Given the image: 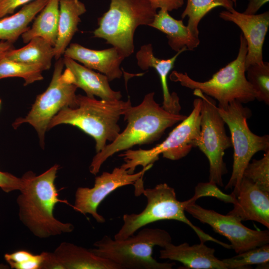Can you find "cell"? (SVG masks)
Returning <instances> with one entry per match:
<instances>
[{
  "label": "cell",
  "instance_id": "cell-1",
  "mask_svg": "<svg viewBox=\"0 0 269 269\" xmlns=\"http://www.w3.org/2000/svg\"><path fill=\"white\" fill-rule=\"evenodd\" d=\"M154 96V92L148 93L140 104L127 110L124 115L127 122L126 128L94 156L90 166L91 173H98L105 161L117 152L157 140L167 129L187 117L166 111L156 102Z\"/></svg>",
  "mask_w": 269,
  "mask_h": 269
},
{
  "label": "cell",
  "instance_id": "cell-2",
  "mask_svg": "<svg viewBox=\"0 0 269 269\" xmlns=\"http://www.w3.org/2000/svg\"><path fill=\"white\" fill-rule=\"evenodd\" d=\"M58 167L56 164L39 175L29 172L23 176L24 185L17 199L19 217L33 234L39 238L70 233L74 229L71 223H62L54 217L56 204L62 202L71 205L66 200L58 198L54 184Z\"/></svg>",
  "mask_w": 269,
  "mask_h": 269
},
{
  "label": "cell",
  "instance_id": "cell-3",
  "mask_svg": "<svg viewBox=\"0 0 269 269\" xmlns=\"http://www.w3.org/2000/svg\"><path fill=\"white\" fill-rule=\"evenodd\" d=\"M77 106L62 109L50 121L48 130L60 124L79 128L95 141L96 152L101 151L108 141H113L121 132L119 121L132 106L126 101L97 100L77 95Z\"/></svg>",
  "mask_w": 269,
  "mask_h": 269
},
{
  "label": "cell",
  "instance_id": "cell-4",
  "mask_svg": "<svg viewBox=\"0 0 269 269\" xmlns=\"http://www.w3.org/2000/svg\"><path fill=\"white\" fill-rule=\"evenodd\" d=\"M169 233L162 229L145 228L136 235L113 240L108 236L94 244L96 255L120 266L122 269H171L173 264L158 262L152 257L153 248L171 243Z\"/></svg>",
  "mask_w": 269,
  "mask_h": 269
},
{
  "label": "cell",
  "instance_id": "cell-5",
  "mask_svg": "<svg viewBox=\"0 0 269 269\" xmlns=\"http://www.w3.org/2000/svg\"><path fill=\"white\" fill-rule=\"evenodd\" d=\"M240 47L235 59L214 74L208 80L197 81L186 73L173 71L170 79L179 82L190 89H198L203 94L215 99L218 105H225L237 100L241 103L252 102L257 98V93L247 80L246 75L245 59L247 44L243 35L240 36Z\"/></svg>",
  "mask_w": 269,
  "mask_h": 269
},
{
  "label": "cell",
  "instance_id": "cell-6",
  "mask_svg": "<svg viewBox=\"0 0 269 269\" xmlns=\"http://www.w3.org/2000/svg\"><path fill=\"white\" fill-rule=\"evenodd\" d=\"M156 13L148 0H110L109 9L98 19L94 36L105 39L128 57L134 51L136 28L149 26Z\"/></svg>",
  "mask_w": 269,
  "mask_h": 269
},
{
  "label": "cell",
  "instance_id": "cell-7",
  "mask_svg": "<svg viewBox=\"0 0 269 269\" xmlns=\"http://www.w3.org/2000/svg\"><path fill=\"white\" fill-rule=\"evenodd\" d=\"M142 194L147 200L145 208L138 214H124L123 225L115 235L114 239H126L141 227L158 221L173 220L188 225L196 234L200 242L212 241L228 248L229 244L214 238L192 224L184 213L187 200H178L174 188L166 183L157 184L152 188H144Z\"/></svg>",
  "mask_w": 269,
  "mask_h": 269
},
{
  "label": "cell",
  "instance_id": "cell-8",
  "mask_svg": "<svg viewBox=\"0 0 269 269\" xmlns=\"http://www.w3.org/2000/svg\"><path fill=\"white\" fill-rule=\"evenodd\" d=\"M218 110L230 130L234 148L232 172L225 189H233L231 194L236 198L244 171L252 157L259 151L269 149V135H258L250 130L247 120L252 116L251 110L239 101L218 105Z\"/></svg>",
  "mask_w": 269,
  "mask_h": 269
},
{
  "label": "cell",
  "instance_id": "cell-9",
  "mask_svg": "<svg viewBox=\"0 0 269 269\" xmlns=\"http://www.w3.org/2000/svg\"><path fill=\"white\" fill-rule=\"evenodd\" d=\"M193 103L192 112L168 134L161 143L149 149H131L124 151L119 156L125 163L121 166L130 174L138 166L146 167L157 160L159 156L172 160L180 159L197 147L200 134V111L202 100L197 97Z\"/></svg>",
  "mask_w": 269,
  "mask_h": 269
},
{
  "label": "cell",
  "instance_id": "cell-10",
  "mask_svg": "<svg viewBox=\"0 0 269 269\" xmlns=\"http://www.w3.org/2000/svg\"><path fill=\"white\" fill-rule=\"evenodd\" d=\"M193 94L202 100L200 111V134L197 147L209 162V182L223 186V176L228 170L224 161L225 151L232 146L226 134L225 123L220 116L214 99L194 90Z\"/></svg>",
  "mask_w": 269,
  "mask_h": 269
},
{
  "label": "cell",
  "instance_id": "cell-11",
  "mask_svg": "<svg viewBox=\"0 0 269 269\" xmlns=\"http://www.w3.org/2000/svg\"><path fill=\"white\" fill-rule=\"evenodd\" d=\"M63 59L57 60L51 82L47 89L38 95L30 111L24 118L17 119L13 127L28 123L37 133L41 146L43 147L45 133L51 120L62 109L77 106L78 88L71 83L65 72H63Z\"/></svg>",
  "mask_w": 269,
  "mask_h": 269
},
{
  "label": "cell",
  "instance_id": "cell-12",
  "mask_svg": "<svg viewBox=\"0 0 269 269\" xmlns=\"http://www.w3.org/2000/svg\"><path fill=\"white\" fill-rule=\"evenodd\" d=\"M193 217L211 226L214 231L227 238L236 254L269 243L268 230H257L248 228L237 217L223 215L213 210L204 208L194 203L185 208Z\"/></svg>",
  "mask_w": 269,
  "mask_h": 269
},
{
  "label": "cell",
  "instance_id": "cell-13",
  "mask_svg": "<svg viewBox=\"0 0 269 269\" xmlns=\"http://www.w3.org/2000/svg\"><path fill=\"white\" fill-rule=\"evenodd\" d=\"M148 165L138 172L129 173L121 166L115 167L112 172H104L95 178L92 188L79 187L75 193L74 205L76 211L86 215L91 214L100 223L105 222V218L97 212L100 203L111 193L118 188L132 184L135 186L143 180L144 173L151 168Z\"/></svg>",
  "mask_w": 269,
  "mask_h": 269
},
{
  "label": "cell",
  "instance_id": "cell-14",
  "mask_svg": "<svg viewBox=\"0 0 269 269\" xmlns=\"http://www.w3.org/2000/svg\"><path fill=\"white\" fill-rule=\"evenodd\" d=\"M222 19L236 24L242 30L247 44L245 69L264 62L263 47L269 27V11L260 14H247L234 8L219 13Z\"/></svg>",
  "mask_w": 269,
  "mask_h": 269
},
{
  "label": "cell",
  "instance_id": "cell-15",
  "mask_svg": "<svg viewBox=\"0 0 269 269\" xmlns=\"http://www.w3.org/2000/svg\"><path fill=\"white\" fill-rule=\"evenodd\" d=\"M234 207L228 214L241 221H254L269 228V192L243 177Z\"/></svg>",
  "mask_w": 269,
  "mask_h": 269
},
{
  "label": "cell",
  "instance_id": "cell-16",
  "mask_svg": "<svg viewBox=\"0 0 269 269\" xmlns=\"http://www.w3.org/2000/svg\"><path fill=\"white\" fill-rule=\"evenodd\" d=\"M64 57L80 62L89 69L106 75L109 81L120 79L123 74L120 65L125 57L116 47L93 50L78 43H71L66 49Z\"/></svg>",
  "mask_w": 269,
  "mask_h": 269
},
{
  "label": "cell",
  "instance_id": "cell-17",
  "mask_svg": "<svg viewBox=\"0 0 269 269\" xmlns=\"http://www.w3.org/2000/svg\"><path fill=\"white\" fill-rule=\"evenodd\" d=\"M215 250L204 243L190 246L187 243L167 244L159 252V258L178 261L184 268L192 269H227L222 260L215 256Z\"/></svg>",
  "mask_w": 269,
  "mask_h": 269
},
{
  "label": "cell",
  "instance_id": "cell-18",
  "mask_svg": "<svg viewBox=\"0 0 269 269\" xmlns=\"http://www.w3.org/2000/svg\"><path fill=\"white\" fill-rule=\"evenodd\" d=\"M63 59L66 67L64 72L70 82L84 90L87 96L94 98L96 96L104 100H121V92L111 89L106 75L96 72L71 58L64 57Z\"/></svg>",
  "mask_w": 269,
  "mask_h": 269
},
{
  "label": "cell",
  "instance_id": "cell-19",
  "mask_svg": "<svg viewBox=\"0 0 269 269\" xmlns=\"http://www.w3.org/2000/svg\"><path fill=\"white\" fill-rule=\"evenodd\" d=\"M152 50L151 44L141 46L136 54L137 65L143 70H148L149 68H153L156 70L159 76L162 89V108L170 113L179 114L181 106L179 97L175 92L170 93L167 78L169 72L174 67L177 57L182 52L187 50V49H182L177 52L174 56L167 59L156 57L153 55Z\"/></svg>",
  "mask_w": 269,
  "mask_h": 269
},
{
  "label": "cell",
  "instance_id": "cell-20",
  "mask_svg": "<svg viewBox=\"0 0 269 269\" xmlns=\"http://www.w3.org/2000/svg\"><path fill=\"white\" fill-rule=\"evenodd\" d=\"M53 253L62 269H122L118 265L96 255L91 250L71 243H61Z\"/></svg>",
  "mask_w": 269,
  "mask_h": 269
},
{
  "label": "cell",
  "instance_id": "cell-21",
  "mask_svg": "<svg viewBox=\"0 0 269 269\" xmlns=\"http://www.w3.org/2000/svg\"><path fill=\"white\" fill-rule=\"evenodd\" d=\"M86 11L85 4L79 0H59L58 35L54 46V58H61L81 21L80 16Z\"/></svg>",
  "mask_w": 269,
  "mask_h": 269
},
{
  "label": "cell",
  "instance_id": "cell-22",
  "mask_svg": "<svg viewBox=\"0 0 269 269\" xmlns=\"http://www.w3.org/2000/svg\"><path fill=\"white\" fill-rule=\"evenodd\" d=\"M149 26L165 33L168 45L176 52L184 48H186L187 50H193L200 43V40L192 36L182 19L174 18L166 10L160 9Z\"/></svg>",
  "mask_w": 269,
  "mask_h": 269
},
{
  "label": "cell",
  "instance_id": "cell-23",
  "mask_svg": "<svg viewBox=\"0 0 269 269\" xmlns=\"http://www.w3.org/2000/svg\"><path fill=\"white\" fill-rule=\"evenodd\" d=\"M0 57L37 66L42 71L47 70L51 67L54 57V46L44 38L37 37L30 40L24 47L6 51Z\"/></svg>",
  "mask_w": 269,
  "mask_h": 269
},
{
  "label": "cell",
  "instance_id": "cell-24",
  "mask_svg": "<svg viewBox=\"0 0 269 269\" xmlns=\"http://www.w3.org/2000/svg\"><path fill=\"white\" fill-rule=\"evenodd\" d=\"M49 0H34L16 13L0 19V40L13 43L29 27V23Z\"/></svg>",
  "mask_w": 269,
  "mask_h": 269
},
{
  "label": "cell",
  "instance_id": "cell-25",
  "mask_svg": "<svg viewBox=\"0 0 269 269\" xmlns=\"http://www.w3.org/2000/svg\"><path fill=\"white\" fill-rule=\"evenodd\" d=\"M59 0H49L35 18L31 27L21 35L27 43L33 38L42 37L54 46L58 35Z\"/></svg>",
  "mask_w": 269,
  "mask_h": 269
},
{
  "label": "cell",
  "instance_id": "cell-26",
  "mask_svg": "<svg viewBox=\"0 0 269 269\" xmlns=\"http://www.w3.org/2000/svg\"><path fill=\"white\" fill-rule=\"evenodd\" d=\"M219 6L229 10L234 8V2L233 0H187L181 18L188 17L187 26L194 38L200 40L198 27L201 20L213 9Z\"/></svg>",
  "mask_w": 269,
  "mask_h": 269
},
{
  "label": "cell",
  "instance_id": "cell-27",
  "mask_svg": "<svg viewBox=\"0 0 269 269\" xmlns=\"http://www.w3.org/2000/svg\"><path fill=\"white\" fill-rule=\"evenodd\" d=\"M222 260L227 269H249V266L253 265H257L258 269H268L269 244L258 247Z\"/></svg>",
  "mask_w": 269,
  "mask_h": 269
},
{
  "label": "cell",
  "instance_id": "cell-28",
  "mask_svg": "<svg viewBox=\"0 0 269 269\" xmlns=\"http://www.w3.org/2000/svg\"><path fill=\"white\" fill-rule=\"evenodd\" d=\"M42 69L35 65H28L0 57V79L7 77H20L26 86L43 79Z\"/></svg>",
  "mask_w": 269,
  "mask_h": 269
},
{
  "label": "cell",
  "instance_id": "cell-29",
  "mask_svg": "<svg viewBox=\"0 0 269 269\" xmlns=\"http://www.w3.org/2000/svg\"><path fill=\"white\" fill-rule=\"evenodd\" d=\"M246 78L257 93L259 101L269 104V63L263 62L248 67Z\"/></svg>",
  "mask_w": 269,
  "mask_h": 269
},
{
  "label": "cell",
  "instance_id": "cell-30",
  "mask_svg": "<svg viewBox=\"0 0 269 269\" xmlns=\"http://www.w3.org/2000/svg\"><path fill=\"white\" fill-rule=\"evenodd\" d=\"M243 177L250 180L264 191L269 192V149L260 159H253L246 167Z\"/></svg>",
  "mask_w": 269,
  "mask_h": 269
},
{
  "label": "cell",
  "instance_id": "cell-31",
  "mask_svg": "<svg viewBox=\"0 0 269 269\" xmlns=\"http://www.w3.org/2000/svg\"><path fill=\"white\" fill-rule=\"evenodd\" d=\"M11 268L16 269H40L43 260L42 253L33 255L26 251H18L4 255Z\"/></svg>",
  "mask_w": 269,
  "mask_h": 269
},
{
  "label": "cell",
  "instance_id": "cell-32",
  "mask_svg": "<svg viewBox=\"0 0 269 269\" xmlns=\"http://www.w3.org/2000/svg\"><path fill=\"white\" fill-rule=\"evenodd\" d=\"M24 185L23 178H19L7 173L0 171V188L8 192L15 190H20Z\"/></svg>",
  "mask_w": 269,
  "mask_h": 269
},
{
  "label": "cell",
  "instance_id": "cell-33",
  "mask_svg": "<svg viewBox=\"0 0 269 269\" xmlns=\"http://www.w3.org/2000/svg\"><path fill=\"white\" fill-rule=\"evenodd\" d=\"M34 0H0V19L8 14H12L15 9Z\"/></svg>",
  "mask_w": 269,
  "mask_h": 269
},
{
  "label": "cell",
  "instance_id": "cell-34",
  "mask_svg": "<svg viewBox=\"0 0 269 269\" xmlns=\"http://www.w3.org/2000/svg\"><path fill=\"white\" fill-rule=\"evenodd\" d=\"M151 6L155 9L171 11L182 6L185 0H148Z\"/></svg>",
  "mask_w": 269,
  "mask_h": 269
},
{
  "label": "cell",
  "instance_id": "cell-35",
  "mask_svg": "<svg viewBox=\"0 0 269 269\" xmlns=\"http://www.w3.org/2000/svg\"><path fill=\"white\" fill-rule=\"evenodd\" d=\"M42 254L43 260L40 266V269H62L54 253L43 252Z\"/></svg>",
  "mask_w": 269,
  "mask_h": 269
},
{
  "label": "cell",
  "instance_id": "cell-36",
  "mask_svg": "<svg viewBox=\"0 0 269 269\" xmlns=\"http://www.w3.org/2000/svg\"><path fill=\"white\" fill-rule=\"evenodd\" d=\"M269 0H249L247 8L243 12L247 14H255Z\"/></svg>",
  "mask_w": 269,
  "mask_h": 269
},
{
  "label": "cell",
  "instance_id": "cell-37",
  "mask_svg": "<svg viewBox=\"0 0 269 269\" xmlns=\"http://www.w3.org/2000/svg\"><path fill=\"white\" fill-rule=\"evenodd\" d=\"M12 49H13V43L2 40L0 42V56L6 51Z\"/></svg>",
  "mask_w": 269,
  "mask_h": 269
},
{
  "label": "cell",
  "instance_id": "cell-38",
  "mask_svg": "<svg viewBox=\"0 0 269 269\" xmlns=\"http://www.w3.org/2000/svg\"><path fill=\"white\" fill-rule=\"evenodd\" d=\"M5 268H6L5 266L0 264V269H5Z\"/></svg>",
  "mask_w": 269,
  "mask_h": 269
},
{
  "label": "cell",
  "instance_id": "cell-39",
  "mask_svg": "<svg viewBox=\"0 0 269 269\" xmlns=\"http://www.w3.org/2000/svg\"><path fill=\"white\" fill-rule=\"evenodd\" d=\"M233 2L235 3V5H236V2L237 0H233Z\"/></svg>",
  "mask_w": 269,
  "mask_h": 269
},
{
  "label": "cell",
  "instance_id": "cell-40",
  "mask_svg": "<svg viewBox=\"0 0 269 269\" xmlns=\"http://www.w3.org/2000/svg\"><path fill=\"white\" fill-rule=\"evenodd\" d=\"M0 103H1V100H0Z\"/></svg>",
  "mask_w": 269,
  "mask_h": 269
}]
</instances>
